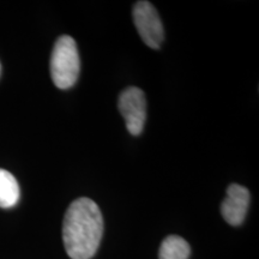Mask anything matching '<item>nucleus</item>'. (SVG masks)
Listing matches in <instances>:
<instances>
[{
    "instance_id": "1",
    "label": "nucleus",
    "mask_w": 259,
    "mask_h": 259,
    "mask_svg": "<svg viewBox=\"0 0 259 259\" xmlns=\"http://www.w3.org/2000/svg\"><path fill=\"white\" fill-rule=\"evenodd\" d=\"M102 234V213L94 200L80 197L70 204L63 222V240L71 259L93 258Z\"/></svg>"
},
{
    "instance_id": "2",
    "label": "nucleus",
    "mask_w": 259,
    "mask_h": 259,
    "mask_svg": "<svg viewBox=\"0 0 259 259\" xmlns=\"http://www.w3.org/2000/svg\"><path fill=\"white\" fill-rule=\"evenodd\" d=\"M80 60L76 41L69 35L58 38L51 56V77L59 89L74 85L79 76Z\"/></svg>"
},
{
    "instance_id": "3",
    "label": "nucleus",
    "mask_w": 259,
    "mask_h": 259,
    "mask_svg": "<svg viewBox=\"0 0 259 259\" xmlns=\"http://www.w3.org/2000/svg\"><path fill=\"white\" fill-rule=\"evenodd\" d=\"M139 36L148 47L157 50L164 38V30L156 9L149 2H137L132 10Z\"/></svg>"
},
{
    "instance_id": "4",
    "label": "nucleus",
    "mask_w": 259,
    "mask_h": 259,
    "mask_svg": "<svg viewBox=\"0 0 259 259\" xmlns=\"http://www.w3.org/2000/svg\"><path fill=\"white\" fill-rule=\"evenodd\" d=\"M118 107L130 134L141 135L147 120V99L143 90L136 87L122 90L119 96Z\"/></svg>"
},
{
    "instance_id": "5",
    "label": "nucleus",
    "mask_w": 259,
    "mask_h": 259,
    "mask_svg": "<svg viewBox=\"0 0 259 259\" xmlns=\"http://www.w3.org/2000/svg\"><path fill=\"white\" fill-rule=\"evenodd\" d=\"M250 192L239 184H232L227 190V197L221 204V213L226 222L231 226H240L244 222L248 204Z\"/></svg>"
},
{
    "instance_id": "6",
    "label": "nucleus",
    "mask_w": 259,
    "mask_h": 259,
    "mask_svg": "<svg viewBox=\"0 0 259 259\" xmlns=\"http://www.w3.org/2000/svg\"><path fill=\"white\" fill-rule=\"evenodd\" d=\"M21 191L16 178L11 173L0 168V208L9 209L19 200Z\"/></svg>"
},
{
    "instance_id": "7",
    "label": "nucleus",
    "mask_w": 259,
    "mask_h": 259,
    "mask_svg": "<svg viewBox=\"0 0 259 259\" xmlns=\"http://www.w3.org/2000/svg\"><path fill=\"white\" fill-rule=\"evenodd\" d=\"M191 248L185 239L178 235H169L162 241L158 258L160 259H189Z\"/></svg>"
}]
</instances>
